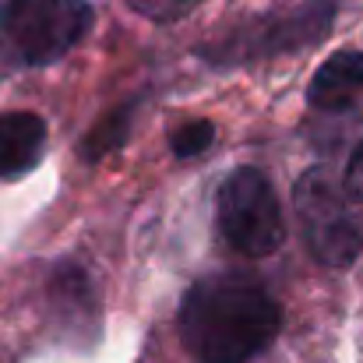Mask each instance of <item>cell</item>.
I'll return each mask as SVG.
<instances>
[{"instance_id": "cell-2", "label": "cell", "mask_w": 363, "mask_h": 363, "mask_svg": "<svg viewBox=\"0 0 363 363\" xmlns=\"http://www.w3.org/2000/svg\"><path fill=\"white\" fill-rule=\"evenodd\" d=\"M89 28V0H4L0 60L11 67H46L71 53Z\"/></svg>"}, {"instance_id": "cell-10", "label": "cell", "mask_w": 363, "mask_h": 363, "mask_svg": "<svg viewBox=\"0 0 363 363\" xmlns=\"http://www.w3.org/2000/svg\"><path fill=\"white\" fill-rule=\"evenodd\" d=\"M138 14H145V18H152V21H177V18H184V14H191L198 4H205V0H127Z\"/></svg>"}, {"instance_id": "cell-1", "label": "cell", "mask_w": 363, "mask_h": 363, "mask_svg": "<svg viewBox=\"0 0 363 363\" xmlns=\"http://www.w3.org/2000/svg\"><path fill=\"white\" fill-rule=\"evenodd\" d=\"M177 325L198 363H250L279 335L282 307L254 275L216 272L184 293Z\"/></svg>"}, {"instance_id": "cell-5", "label": "cell", "mask_w": 363, "mask_h": 363, "mask_svg": "<svg viewBox=\"0 0 363 363\" xmlns=\"http://www.w3.org/2000/svg\"><path fill=\"white\" fill-rule=\"evenodd\" d=\"M332 14H335L332 0H314L289 18H272V21H261L257 28H247V32L240 28L233 39H226L219 46L212 43V50H205V57H212L219 64H240V60L275 57V53H286V50L311 46L328 32Z\"/></svg>"}, {"instance_id": "cell-7", "label": "cell", "mask_w": 363, "mask_h": 363, "mask_svg": "<svg viewBox=\"0 0 363 363\" xmlns=\"http://www.w3.org/2000/svg\"><path fill=\"white\" fill-rule=\"evenodd\" d=\"M46 148V123L35 113H4L0 117V177L28 173Z\"/></svg>"}, {"instance_id": "cell-8", "label": "cell", "mask_w": 363, "mask_h": 363, "mask_svg": "<svg viewBox=\"0 0 363 363\" xmlns=\"http://www.w3.org/2000/svg\"><path fill=\"white\" fill-rule=\"evenodd\" d=\"M212 141H216V127L208 121H191V123H184V127L173 130V152H177L180 159L201 155Z\"/></svg>"}, {"instance_id": "cell-11", "label": "cell", "mask_w": 363, "mask_h": 363, "mask_svg": "<svg viewBox=\"0 0 363 363\" xmlns=\"http://www.w3.org/2000/svg\"><path fill=\"white\" fill-rule=\"evenodd\" d=\"M342 191L363 205V141L357 145V152H353V159H350V166H346V184H342Z\"/></svg>"}, {"instance_id": "cell-9", "label": "cell", "mask_w": 363, "mask_h": 363, "mask_svg": "<svg viewBox=\"0 0 363 363\" xmlns=\"http://www.w3.org/2000/svg\"><path fill=\"white\" fill-rule=\"evenodd\" d=\"M127 117H130V106H123L121 113H113L106 123H99V127H96L92 141L85 145L89 159H99V155H106L110 148H117V145H121L123 138H127Z\"/></svg>"}, {"instance_id": "cell-3", "label": "cell", "mask_w": 363, "mask_h": 363, "mask_svg": "<svg viewBox=\"0 0 363 363\" xmlns=\"http://www.w3.org/2000/svg\"><path fill=\"white\" fill-rule=\"evenodd\" d=\"M293 205L300 216V233L307 250L325 268H350L363 250V216L353 198L332 177V169L314 166L293 187Z\"/></svg>"}, {"instance_id": "cell-6", "label": "cell", "mask_w": 363, "mask_h": 363, "mask_svg": "<svg viewBox=\"0 0 363 363\" xmlns=\"http://www.w3.org/2000/svg\"><path fill=\"white\" fill-rule=\"evenodd\" d=\"M357 92H363V53L360 50H339L311 78L307 99L318 110H342L357 99Z\"/></svg>"}, {"instance_id": "cell-4", "label": "cell", "mask_w": 363, "mask_h": 363, "mask_svg": "<svg viewBox=\"0 0 363 363\" xmlns=\"http://www.w3.org/2000/svg\"><path fill=\"white\" fill-rule=\"evenodd\" d=\"M216 216L226 243H233L247 257H264L286 240V223L275 191L261 169L243 166L223 180L216 198Z\"/></svg>"}]
</instances>
